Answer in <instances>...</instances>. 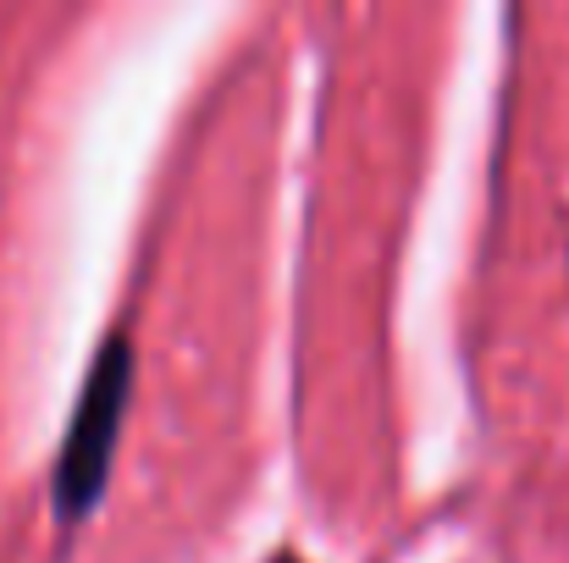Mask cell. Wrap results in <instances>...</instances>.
<instances>
[{
  "mask_svg": "<svg viewBox=\"0 0 569 563\" xmlns=\"http://www.w3.org/2000/svg\"><path fill=\"white\" fill-rule=\"evenodd\" d=\"M128 403H133V343H128V332H111L83 375V392L61 431V453H56V475H50L61 525H83L94 514V503L106 497Z\"/></svg>",
  "mask_w": 569,
  "mask_h": 563,
  "instance_id": "obj_1",
  "label": "cell"
}]
</instances>
